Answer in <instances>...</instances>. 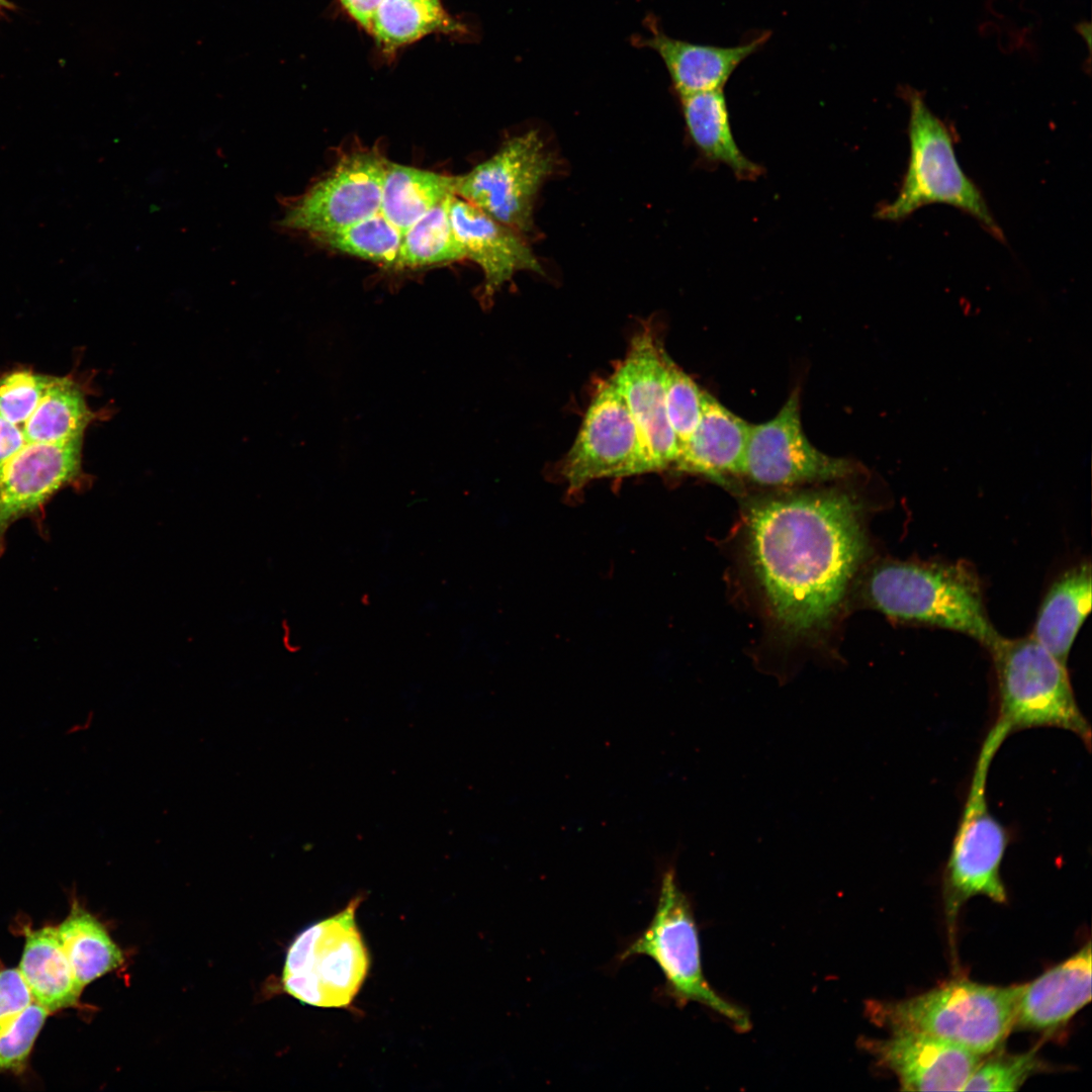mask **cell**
<instances>
[{
	"label": "cell",
	"instance_id": "cell-25",
	"mask_svg": "<svg viewBox=\"0 0 1092 1092\" xmlns=\"http://www.w3.org/2000/svg\"><path fill=\"white\" fill-rule=\"evenodd\" d=\"M63 948L82 987L117 969L123 963L121 949L105 927L77 902L57 927Z\"/></svg>",
	"mask_w": 1092,
	"mask_h": 1092
},
{
	"label": "cell",
	"instance_id": "cell-29",
	"mask_svg": "<svg viewBox=\"0 0 1092 1092\" xmlns=\"http://www.w3.org/2000/svg\"><path fill=\"white\" fill-rule=\"evenodd\" d=\"M664 382L667 417L679 452L700 421L703 389L666 353Z\"/></svg>",
	"mask_w": 1092,
	"mask_h": 1092
},
{
	"label": "cell",
	"instance_id": "cell-6",
	"mask_svg": "<svg viewBox=\"0 0 1092 1092\" xmlns=\"http://www.w3.org/2000/svg\"><path fill=\"white\" fill-rule=\"evenodd\" d=\"M989 651L998 684L996 724L1009 734L1037 727L1064 729L1090 748L1091 727L1076 701L1067 665L1030 635L1000 636Z\"/></svg>",
	"mask_w": 1092,
	"mask_h": 1092
},
{
	"label": "cell",
	"instance_id": "cell-33",
	"mask_svg": "<svg viewBox=\"0 0 1092 1092\" xmlns=\"http://www.w3.org/2000/svg\"><path fill=\"white\" fill-rule=\"evenodd\" d=\"M33 1002L18 969L0 970V1031L9 1026Z\"/></svg>",
	"mask_w": 1092,
	"mask_h": 1092
},
{
	"label": "cell",
	"instance_id": "cell-22",
	"mask_svg": "<svg viewBox=\"0 0 1092 1092\" xmlns=\"http://www.w3.org/2000/svg\"><path fill=\"white\" fill-rule=\"evenodd\" d=\"M680 101L689 134L707 159L726 165L740 179L760 176L761 168L734 140L722 89L681 95Z\"/></svg>",
	"mask_w": 1092,
	"mask_h": 1092
},
{
	"label": "cell",
	"instance_id": "cell-27",
	"mask_svg": "<svg viewBox=\"0 0 1092 1092\" xmlns=\"http://www.w3.org/2000/svg\"><path fill=\"white\" fill-rule=\"evenodd\" d=\"M452 196L439 202L402 233L394 268L425 267L466 258L450 221Z\"/></svg>",
	"mask_w": 1092,
	"mask_h": 1092
},
{
	"label": "cell",
	"instance_id": "cell-8",
	"mask_svg": "<svg viewBox=\"0 0 1092 1092\" xmlns=\"http://www.w3.org/2000/svg\"><path fill=\"white\" fill-rule=\"evenodd\" d=\"M1008 735L995 723L985 738L974 768L944 872L943 892L950 920L954 919L960 907L976 895L987 896L997 903L1007 899L1000 867L1008 834L989 810L986 784L991 762Z\"/></svg>",
	"mask_w": 1092,
	"mask_h": 1092
},
{
	"label": "cell",
	"instance_id": "cell-9",
	"mask_svg": "<svg viewBox=\"0 0 1092 1092\" xmlns=\"http://www.w3.org/2000/svg\"><path fill=\"white\" fill-rule=\"evenodd\" d=\"M650 471H656L652 457L623 397L610 379L601 381L563 461L569 489Z\"/></svg>",
	"mask_w": 1092,
	"mask_h": 1092
},
{
	"label": "cell",
	"instance_id": "cell-11",
	"mask_svg": "<svg viewBox=\"0 0 1092 1092\" xmlns=\"http://www.w3.org/2000/svg\"><path fill=\"white\" fill-rule=\"evenodd\" d=\"M386 163L373 150L345 155L325 177L285 205L277 226L313 237L379 212Z\"/></svg>",
	"mask_w": 1092,
	"mask_h": 1092
},
{
	"label": "cell",
	"instance_id": "cell-3",
	"mask_svg": "<svg viewBox=\"0 0 1092 1092\" xmlns=\"http://www.w3.org/2000/svg\"><path fill=\"white\" fill-rule=\"evenodd\" d=\"M867 597L892 619L957 631L988 650L1000 637L986 615L978 577L964 564L883 563L869 577Z\"/></svg>",
	"mask_w": 1092,
	"mask_h": 1092
},
{
	"label": "cell",
	"instance_id": "cell-13",
	"mask_svg": "<svg viewBox=\"0 0 1092 1092\" xmlns=\"http://www.w3.org/2000/svg\"><path fill=\"white\" fill-rule=\"evenodd\" d=\"M82 441L27 442L0 465V556L13 523L38 517L58 491L84 479Z\"/></svg>",
	"mask_w": 1092,
	"mask_h": 1092
},
{
	"label": "cell",
	"instance_id": "cell-10",
	"mask_svg": "<svg viewBox=\"0 0 1092 1092\" xmlns=\"http://www.w3.org/2000/svg\"><path fill=\"white\" fill-rule=\"evenodd\" d=\"M554 163L538 131L530 130L508 140L468 173L455 176V195L517 232H526L533 224L537 192Z\"/></svg>",
	"mask_w": 1092,
	"mask_h": 1092
},
{
	"label": "cell",
	"instance_id": "cell-21",
	"mask_svg": "<svg viewBox=\"0 0 1092 1092\" xmlns=\"http://www.w3.org/2000/svg\"><path fill=\"white\" fill-rule=\"evenodd\" d=\"M33 1001L49 1012L75 1006L84 987L74 974L59 938L57 927L25 931L18 968Z\"/></svg>",
	"mask_w": 1092,
	"mask_h": 1092
},
{
	"label": "cell",
	"instance_id": "cell-19",
	"mask_svg": "<svg viewBox=\"0 0 1092 1092\" xmlns=\"http://www.w3.org/2000/svg\"><path fill=\"white\" fill-rule=\"evenodd\" d=\"M648 24L651 36L634 41L658 54L679 96L722 89L736 67L768 38L766 32L742 46L720 48L678 40Z\"/></svg>",
	"mask_w": 1092,
	"mask_h": 1092
},
{
	"label": "cell",
	"instance_id": "cell-20",
	"mask_svg": "<svg viewBox=\"0 0 1092 1092\" xmlns=\"http://www.w3.org/2000/svg\"><path fill=\"white\" fill-rule=\"evenodd\" d=\"M1091 609V567L1081 563L1064 572L1051 586L1030 635L1067 665L1075 638Z\"/></svg>",
	"mask_w": 1092,
	"mask_h": 1092
},
{
	"label": "cell",
	"instance_id": "cell-2",
	"mask_svg": "<svg viewBox=\"0 0 1092 1092\" xmlns=\"http://www.w3.org/2000/svg\"><path fill=\"white\" fill-rule=\"evenodd\" d=\"M1022 984L990 986L954 980L897 1001H872L867 1014L891 1031H912L987 1056L1015 1028Z\"/></svg>",
	"mask_w": 1092,
	"mask_h": 1092
},
{
	"label": "cell",
	"instance_id": "cell-5",
	"mask_svg": "<svg viewBox=\"0 0 1092 1092\" xmlns=\"http://www.w3.org/2000/svg\"><path fill=\"white\" fill-rule=\"evenodd\" d=\"M899 94L910 109V157L896 199L883 204L876 216L901 220L924 205L944 203L972 215L995 239L1003 241L981 190L957 160L953 135L946 123L928 108L920 91L904 85Z\"/></svg>",
	"mask_w": 1092,
	"mask_h": 1092
},
{
	"label": "cell",
	"instance_id": "cell-35",
	"mask_svg": "<svg viewBox=\"0 0 1092 1092\" xmlns=\"http://www.w3.org/2000/svg\"><path fill=\"white\" fill-rule=\"evenodd\" d=\"M342 7L367 32L382 0H339Z\"/></svg>",
	"mask_w": 1092,
	"mask_h": 1092
},
{
	"label": "cell",
	"instance_id": "cell-16",
	"mask_svg": "<svg viewBox=\"0 0 1092 1092\" xmlns=\"http://www.w3.org/2000/svg\"><path fill=\"white\" fill-rule=\"evenodd\" d=\"M449 215L465 256L484 274V296L489 299L519 271L542 273V266L518 232L453 195Z\"/></svg>",
	"mask_w": 1092,
	"mask_h": 1092
},
{
	"label": "cell",
	"instance_id": "cell-31",
	"mask_svg": "<svg viewBox=\"0 0 1092 1092\" xmlns=\"http://www.w3.org/2000/svg\"><path fill=\"white\" fill-rule=\"evenodd\" d=\"M52 376L21 369L0 376V414L22 428L37 406Z\"/></svg>",
	"mask_w": 1092,
	"mask_h": 1092
},
{
	"label": "cell",
	"instance_id": "cell-28",
	"mask_svg": "<svg viewBox=\"0 0 1092 1092\" xmlns=\"http://www.w3.org/2000/svg\"><path fill=\"white\" fill-rule=\"evenodd\" d=\"M401 236L402 233L379 211L351 225L313 238L341 253L395 267Z\"/></svg>",
	"mask_w": 1092,
	"mask_h": 1092
},
{
	"label": "cell",
	"instance_id": "cell-17",
	"mask_svg": "<svg viewBox=\"0 0 1092 1092\" xmlns=\"http://www.w3.org/2000/svg\"><path fill=\"white\" fill-rule=\"evenodd\" d=\"M1091 942L1022 984L1015 1028L1055 1032L1091 1001Z\"/></svg>",
	"mask_w": 1092,
	"mask_h": 1092
},
{
	"label": "cell",
	"instance_id": "cell-32",
	"mask_svg": "<svg viewBox=\"0 0 1092 1092\" xmlns=\"http://www.w3.org/2000/svg\"><path fill=\"white\" fill-rule=\"evenodd\" d=\"M50 1012L32 1002L0 1031V1073H20L25 1069L33 1043Z\"/></svg>",
	"mask_w": 1092,
	"mask_h": 1092
},
{
	"label": "cell",
	"instance_id": "cell-23",
	"mask_svg": "<svg viewBox=\"0 0 1092 1092\" xmlns=\"http://www.w3.org/2000/svg\"><path fill=\"white\" fill-rule=\"evenodd\" d=\"M455 195V176L387 161L380 212L401 233L445 198Z\"/></svg>",
	"mask_w": 1092,
	"mask_h": 1092
},
{
	"label": "cell",
	"instance_id": "cell-14",
	"mask_svg": "<svg viewBox=\"0 0 1092 1092\" xmlns=\"http://www.w3.org/2000/svg\"><path fill=\"white\" fill-rule=\"evenodd\" d=\"M664 355L655 334L645 327L632 338L626 357L609 378L630 411L656 471L674 465L678 455L666 411Z\"/></svg>",
	"mask_w": 1092,
	"mask_h": 1092
},
{
	"label": "cell",
	"instance_id": "cell-18",
	"mask_svg": "<svg viewBox=\"0 0 1092 1092\" xmlns=\"http://www.w3.org/2000/svg\"><path fill=\"white\" fill-rule=\"evenodd\" d=\"M749 429V423L703 389L700 421L674 466L718 481L727 475H742Z\"/></svg>",
	"mask_w": 1092,
	"mask_h": 1092
},
{
	"label": "cell",
	"instance_id": "cell-37",
	"mask_svg": "<svg viewBox=\"0 0 1092 1092\" xmlns=\"http://www.w3.org/2000/svg\"><path fill=\"white\" fill-rule=\"evenodd\" d=\"M3 1H4V0H0V6L2 5Z\"/></svg>",
	"mask_w": 1092,
	"mask_h": 1092
},
{
	"label": "cell",
	"instance_id": "cell-12",
	"mask_svg": "<svg viewBox=\"0 0 1092 1092\" xmlns=\"http://www.w3.org/2000/svg\"><path fill=\"white\" fill-rule=\"evenodd\" d=\"M856 464L815 448L804 434L800 388L791 391L769 421L750 424L742 475L765 486H788L848 477Z\"/></svg>",
	"mask_w": 1092,
	"mask_h": 1092
},
{
	"label": "cell",
	"instance_id": "cell-26",
	"mask_svg": "<svg viewBox=\"0 0 1092 1092\" xmlns=\"http://www.w3.org/2000/svg\"><path fill=\"white\" fill-rule=\"evenodd\" d=\"M459 30L439 0H382L369 32L388 55L431 33Z\"/></svg>",
	"mask_w": 1092,
	"mask_h": 1092
},
{
	"label": "cell",
	"instance_id": "cell-34",
	"mask_svg": "<svg viewBox=\"0 0 1092 1092\" xmlns=\"http://www.w3.org/2000/svg\"><path fill=\"white\" fill-rule=\"evenodd\" d=\"M27 443L21 427L0 414V465Z\"/></svg>",
	"mask_w": 1092,
	"mask_h": 1092
},
{
	"label": "cell",
	"instance_id": "cell-1",
	"mask_svg": "<svg viewBox=\"0 0 1092 1092\" xmlns=\"http://www.w3.org/2000/svg\"><path fill=\"white\" fill-rule=\"evenodd\" d=\"M856 500L836 489L755 503L748 554L777 622L792 633L824 627L866 551Z\"/></svg>",
	"mask_w": 1092,
	"mask_h": 1092
},
{
	"label": "cell",
	"instance_id": "cell-4",
	"mask_svg": "<svg viewBox=\"0 0 1092 1092\" xmlns=\"http://www.w3.org/2000/svg\"><path fill=\"white\" fill-rule=\"evenodd\" d=\"M679 845L658 860V894L648 926L618 957L652 959L665 979V991L678 1005L700 1003L727 1018L739 1031L750 1027L747 1013L720 996L705 978L694 911L676 873Z\"/></svg>",
	"mask_w": 1092,
	"mask_h": 1092
},
{
	"label": "cell",
	"instance_id": "cell-36",
	"mask_svg": "<svg viewBox=\"0 0 1092 1092\" xmlns=\"http://www.w3.org/2000/svg\"><path fill=\"white\" fill-rule=\"evenodd\" d=\"M1076 31L1086 40L1088 50L1091 49V23L1082 20L1075 25Z\"/></svg>",
	"mask_w": 1092,
	"mask_h": 1092
},
{
	"label": "cell",
	"instance_id": "cell-7",
	"mask_svg": "<svg viewBox=\"0 0 1092 1092\" xmlns=\"http://www.w3.org/2000/svg\"><path fill=\"white\" fill-rule=\"evenodd\" d=\"M357 897L340 912L304 929L287 950L284 991L325 1008L349 1006L367 976L370 958L355 915Z\"/></svg>",
	"mask_w": 1092,
	"mask_h": 1092
},
{
	"label": "cell",
	"instance_id": "cell-15",
	"mask_svg": "<svg viewBox=\"0 0 1092 1092\" xmlns=\"http://www.w3.org/2000/svg\"><path fill=\"white\" fill-rule=\"evenodd\" d=\"M877 1063L896 1075L903 1091H963L984 1056L923 1033L891 1031L864 1039Z\"/></svg>",
	"mask_w": 1092,
	"mask_h": 1092
},
{
	"label": "cell",
	"instance_id": "cell-24",
	"mask_svg": "<svg viewBox=\"0 0 1092 1092\" xmlns=\"http://www.w3.org/2000/svg\"><path fill=\"white\" fill-rule=\"evenodd\" d=\"M98 418L82 387L69 377H51L37 406L22 426L28 443H57L83 438Z\"/></svg>",
	"mask_w": 1092,
	"mask_h": 1092
},
{
	"label": "cell",
	"instance_id": "cell-30",
	"mask_svg": "<svg viewBox=\"0 0 1092 1092\" xmlns=\"http://www.w3.org/2000/svg\"><path fill=\"white\" fill-rule=\"evenodd\" d=\"M1041 1068L1036 1048L1022 1054H994L983 1058L963 1091H1017Z\"/></svg>",
	"mask_w": 1092,
	"mask_h": 1092
}]
</instances>
